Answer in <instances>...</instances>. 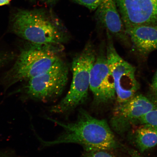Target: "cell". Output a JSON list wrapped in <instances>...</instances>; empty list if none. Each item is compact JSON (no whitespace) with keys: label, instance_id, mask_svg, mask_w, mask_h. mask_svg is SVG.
Here are the masks:
<instances>
[{"label":"cell","instance_id":"obj_16","mask_svg":"<svg viewBox=\"0 0 157 157\" xmlns=\"http://www.w3.org/2000/svg\"><path fill=\"white\" fill-rule=\"evenodd\" d=\"M0 157H24L15 154L12 151H5L0 152Z\"/></svg>","mask_w":157,"mask_h":157},{"label":"cell","instance_id":"obj_20","mask_svg":"<svg viewBox=\"0 0 157 157\" xmlns=\"http://www.w3.org/2000/svg\"><path fill=\"white\" fill-rule=\"evenodd\" d=\"M4 58L3 56H0V64H1L3 62Z\"/></svg>","mask_w":157,"mask_h":157},{"label":"cell","instance_id":"obj_18","mask_svg":"<svg viewBox=\"0 0 157 157\" xmlns=\"http://www.w3.org/2000/svg\"><path fill=\"white\" fill-rule=\"evenodd\" d=\"M151 86L153 91H157V70L153 78Z\"/></svg>","mask_w":157,"mask_h":157},{"label":"cell","instance_id":"obj_1","mask_svg":"<svg viewBox=\"0 0 157 157\" xmlns=\"http://www.w3.org/2000/svg\"><path fill=\"white\" fill-rule=\"evenodd\" d=\"M48 119L62 127L63 131L53 140L40 139L44 146L76 143L81 145L86 151L111 150L119 147L106 121L92 117L84 109L80 110L77 120L73 123H64L49 117Z\"/></svg>","mask_w":157,"mask_h":157},{"label":"cell","instance_id":"obj_6","mask_svg":"<svg viewBox=\"0 0 157 157\" xmlns=\"http://www.w3.org/2000/svg\"><path fill=\"white\" fill-rule=\"evenodd\" d=\"M68 69L63 60L46 72L28 80L23 90L25 98L47 101L61 95L67 84Z\"/></svg>","mask_w":157,"mask_h":157},{"label":"cell","instance_id":"obj_5","mask_svg":"<svg viewBox=\"0 0 157 157\" xmlns=\"http://www.w3.org/2000/svg\"><path fill=\"white\" fill-rule=\"evenodd\" d=\"M113 36L107 32L105 53L113 80L116 105L126 102L136 95L139 84L135 77L136 69L119 56L115 48Z\"/></svg>","mask_w":157,"mask_h":157},{"label":"cell","instance_id":"obj_17","mask_svg":"<svg viewBox=\"0 0 157 157\" xmlns=\"http://www.w3.org/2000/svg\"><path fill=\"white\" fill-rule=\"evenodd\" d=\"M127 151L131 157H144L138 151L134 149L127 148Z\"/></svg>","mask_w":157,"mask_h":157},{"label":"cell","instance_id":"obj_11","mask_svg":"<svg viewBox=\"0 0 157 157\" xmlns=\"http://www.w3.org/2000/svg\"><path fill=\"white\" fill-rule=\"evenodd\" d=\"M125 30L133 47L140 53L148 54L157 50V25H138Z\"/></svg>","mask_w":157,"mask_h":157},{"label":"cell","instance_id":"obj_3","mask_svg":"<svg viewBox=\"0 0 157 157\" xmlns=\"http://www.w3.org/2000/svg\"><path fill=\"white\" fill-rule=\"evenodd\" d=\"M62 47L31 44L21 51L7 76L9 86L29 80L48 71L63 60Z\"/></svg>","mask_w":157,"mask_h":157},{"label":"cell","instance_id":"obj_12","mask_svg":"<svg viewBox=\"0 0 157 157\" xmlns=\"http://www.w3.org/2000/svg\"><path fill=\"white\" fill-rule=\"evenodd\" d=\"M134 133L135 145L140 153L157 145V129L150 125H140Z\"/></svg>","mask_w":157,"mask_h":157},{"label":"cell","instance_id":"obj_4","mask_svg":"<svg viewBox=\"0 0 157 157\" xmlns=\"http://www.w3.org/2000/svg\"><path fill=\"white\" fill-rule=\"evenodd\" d=\"M97 53L90 41L73 59L72 79L67 94L59 103L51 108V112L63 113L72 110L87 99L90 89V73Z\"/></svg>","mask_w":157,"mask_h":157},{"label":"cell","instance_id":"obj_9","mask_svg":"<svg viewBox=\"0 0 157 157\" xmlns=\"http://www.w3.org/2000/svg\"><path fill=\"white\" fill-rule=\"evenodd\" d=\"M125 29L157 25V0H115Z\"/></svg>","mask_w":157,"mask_h":157},{"label":"cell","instance_id":"obj_15","mask_svg":"<svg viewBox=\"0 0 157 157\" xmlns=\"http://www.w3.org/2000/svg\"><path fill=\"white\" fill-rule=\"evenodd\" d=\"M107 150L86 151L83 157H117Z\"/></svg>","mask_w":157,"mask_h":157},{"label":"cell","instance_id":"obj_7","mask_svg":"<svg viewBox=\"0 0 157 157\" xmlns=\"http://www.w3.org/2000/svg\"><path fill=\"white\" fill-rule=\"evenodd\" d=\"M157 105V91L148 97L136 94L125 103L116 105L111 119V127L116 132L123 133Z\"/></svg>","mask_w":157,"mask_h":157},{"label":"cell","instance_id":"obj_2","mask_svg":"<svg viewBox=\"0 0 157 157\" xmlns=\"http://www.w3.org/2000/svg\"><path fill=\"white\" fill-rule=\"evenodd\" d=\"M11 25L15 34L32 44L63 48L68 38L60 20L44 10H18L12 16Z\"/></svg>","mask_w":157,"mask_h":157},{"label":"cell","instance_id":"obj_13","mask_svg":"<svg viewBox=\"0 0 157 157\" xmlns=\"http://www.w3.org/2000/svg\"><path fill=\"white\" fill-rule=\"evenodd\" d=\"M137 124L149 125L157 129V105L141 117Z\"/></svg>","mask_w":157,"mask_h":157},{"label":"cell","instance_id":"obj_14","mask_svg":"<svg viewBox=\"0 0 157 157\" xmlns=\"http://www.w3.org/2000/svg\"><path fill=\"white\" fill-rule=\"evenodd\" d=\"M78 4L83 6L91 11H95L102 0H72Z\"/></svg>","mask_w":157,"mask_h":157},{"label":"cell","instance_id":"obj_19","mask_svg":"<svg viewBox=\"0 0 157 157\" xmlns=\"http://www.w3.org/2000/svg\"><path fill=\"white\" fill-rule=\"evenodd\" d=\"M12 0H0V6L9 5Z\"/></svg>","mask_w":157,"mask_h":157},{"label":"cell","instance_id":"obj_10","mask_svg":"<svg viewBox=\"0 0 157 157\" xmlns=\"http://www.w3.org/2000/svg\"><path fill=\"white\" fill-rule=\"evenodd\" d=\"M117 7L115 0H102L96 10V21L112 36L123 44L129 45V37Z\"/></svg>","mask_w":157,"mask_h":157},{"label":"cell","instance_id":"obj_21","mask_svg":"<svg viewBox=\"0 0 157 157\" xmlns=\"http://www.w3.org/2000/svg\"><path fill=\"white\" fill-rule=\"evenodd\" d=\"M42 1L48 2H54L57 1V0H42Z\"/></svg>","mask_w":157,"mask_h":157},{"label":"cell","instance_id":"obj_8","mask_svg":"<svg viewBox=\"0 0 157 157\" xmlns=\"http://www.w3.org/2000/svg\"><path fill=\"white\" fill-rule=\"evenodd\" d=\"M90 89L96 103H110L116 98L114 84L108 65L105 52L102 49L97 58L90 73Z\"/></svg>","mask_w":157,"mask_h":157}]
</instances>
